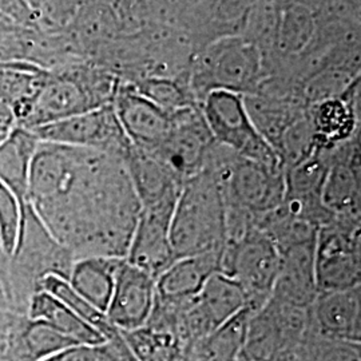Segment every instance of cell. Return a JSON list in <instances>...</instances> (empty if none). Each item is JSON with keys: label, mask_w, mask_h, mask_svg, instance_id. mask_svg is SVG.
Masks as SVG:
<instances>
[{"label": "cell", "mask_w": 361, "mask_h": 361, "mask_svg": "<svg viewBox=\"0 0 361 361\" xmlns=\"http://www.w3.org/2000/svg\"><path fill=\"white\" fill-rule=\"evenodd\" d=\"M27 204L75 259L126 258L141 213L122 157L43 141Z\"/></svg>", "instance_id": "1"}, {"label": "cell", "mask_w": 361, "mask_h": 361, "mask_svg": "<svg viewBox=\"0 0 361 361\" xmlns=\"http://www.w3.org/2000/svg\"><path fill=\"white\" fill-rule=\"evenodd\" d=\"M118 85L114 73L86 59L49 68L43 86L18 126L38 129L113 104Z\"/></svg>", "instance_id": "2"}, {"label": "cell", "mask_w": 361, "mask_h": 361, "mask_svg": "<svg viewBox=\"0 0 361 361\" xmlns=\"http://www.w3.org/2000/svg\"><path fill=\"white\" fill-rule=\"evenodd\" d=\"M170 238L176 259L221 255L226 241V207L213 173L202 169L180 188Z\"/></svg>", "instance_id": "3"}, {"label": "cell", "mask_w": 361, "mask_h": 361, "mask_svg": "<svg viewBox=\"0 0 361 361\" xmlns=\"http://www.w3.org/2000/svg\"><path fill=\"white\" fill-rule=\"evenodd\" d=\"M75 258L39 219L32 207L26 204L16 246L7 262V276L13 300L26 314L30 300L42 292L43 281L56 276L68 280Z\"/></svg>", "instance_id": "4"}, {"label": "cell", "mask_w": 361, "mask_h": 361, "mask_svg": "<svg viewBox=\"0 0 361 361\" xmlns=\"http://www.w3.org/2000/svg\"><path fill=\"white\" fill-rule=\"evenodd\" d=\"M219 182L228 212L258 219L284 202L283 169H271L214 145L205 166Z\"/></svg>", "instance_id": "5"}, {"label": "cell", "mask_w": 361, "mask_h": 361, "mask_svg": "<svg viewBox=\"0 0 361 361\" xmlns=\"http://www.w3.org/2000/svg\"><path fill=\"white\" fill-rule=\"evenodd\" d=\"M262 54L249 39L224 37L209 44L195 63L190 90L198 104L212 91L250 95L262 83Z\"/></svg>", "instance_id": "6"}, {"label": "cell", "mask_w": 361, "mask_h": 361, "mask_svg": "<svg viewBox=\"0 0 361 361\" xmlns=\"http://www.w3.org/2000/svg\"><path fill=\"white\" fill-rule=\"evenodd\" d=\"M310 308L271 296L252 310L241 361H300L310 332Z\"/></svg>", "instance_id": "7"}, {"label": "cell", "mask_w": 361, "mask_h": 361, "mask_svg": "<svg viewBox=\"0 0 361 361\" xmlns=\"http://www.w3.org/2000/svg\"><path fill=\"white\" fill-rule=\"evenodd\" d=\"M279 269V249L258 226L226 240L219 271L243 288L250 310H258L271 298Z\"/></svg>", "instance_id": "8"}, {"label": "cell", "mask_w": 361, "mask_h": 361, "mask_svg": "<svg viewBox=\"0 0 361 361\" xmlns=\"http://www.w3.org/2000/svg\"><path fill=\"white\" fill-rule=\"evenodd\" d=\"M200 107L214 142L268 168L283 169L274 147L256 129L247 113L244 95L212 91Z\"/></svg>", "instance_id": "9"}, {"label": "cell", "mask_w": 361, "mask_h": 361, "mask_svg": "<svg viewBox=\"0 0 361 361\" xmlns=\"http://www.w3.org/2000/svg\"><path fill=\"white\" fill-rule=\"evenodd\" d=\"M360 219L334 216L317 229L314 245L317 293L361 285Z\"/></svg>", "instance_id": "10"}, {"label": "cell", "mask_w": 361, "mask_h": 361, "mask_svg": "<svg viewBox=\"0 0 361 361\" xmlns=\"http://www.w3.org/2000/svg\"><path fill=\"white\" fill-rule=\"evenodd\" d=\"M43 142L99 150L123 158L129 140L116 118L113 104L32 130Z\"/></svg>", "instance_id": "11"}, {"label": "cell", "mask_w": 361, "mask_h": 361, "mask_svg": "<svg viewBox=\"0 0 361 361\" xmlns=\"http://www.w3.org/2000/svg\"><path fill=\"white\" fill-rule=\"evenodd\" d=\"M214 145L201 107L195 104L171 114L168 138L153 152L185 182L204 169Z\"/></svg>", "instance_id": "12"}, {"label": "cell", "mask_w": 361, "mask_h": 361, "mask_svg": "<svg viewBox=\"0 0 361 361\" xmlns=\"http://www.w3.org/2000/svg\"><path fill=\"white\" fill-rule=\"evenodd\" d=\"M177 200L141 207L126 261L155 280L176 261L170 238V224Z\"/></svg>", "instance_id": "13"}, {"label": "cell", "mask_w": 361, "mask_h": 361, "mask_svg": "<svg viewBox=\"0 0 361 361\" xmlns=\"http://www.w3.org/2000/svg\"><path fill=\"white\" fill-rule=\"evenodd\" d=\"M157 280L149 273L122 262L109 307L107 320L119 332H131L145 326L154 310Z\"/></svg>", "instance_id": "14"}, {"label": "cell", "mask_w": 361, "mask_h": 361, "mask_svg": "<svg viewBox=\"0 0 361 361\" xmlns=\"http://www.w3.org/2000/svg\"><path fill=\"white\" fill-rule=\"evenodd\" d=\"M116 118L129 142L145 150L158 149L168 138L171 114L121 82L113 101Z\"/></svg>", "instance_id": "15"}, {"label": "cell", "mask_w": 361, "mask_h": 361, "mask_svg": "<svg viewBox=\"0 0 361 361\" xmlns=\"http://www.w3.org/2000/svg\"><path fill=\"white\" fill-rule=\"evenodd\" d=\"M360 134L331 150L324 207L334 216L360 217Z\"/></svg>", "instance_id": "16"}, {"label": "cell", "mask_w": 361, "mask_h": 361, "mask_svg": "<svg viewBox=\"0 0 361 361\" xmlns=\"http://www.w3.org/2000/svg\"><path fill=\"white\" fill-rule=\"evenodd\" d=\"M312 329L319 335L361 341V285L319 292L310 308Z\"/></svg>", "instance_id": "17"}, {"label": "cell", "mask_w": 361, "mask_h": 361, "mask_svg": "<svg viewBox=\"0 0 361 361\" xmlns=\"http://www.w3.org/2000/svg\"><path fill=\"white\" fill-rule=\"evenodd\" d=\"M123 161L141 207L178 198L183 182L153 150L140 149L130 143Z\"/></svg>", "instance_id": "18"}, {"label": "cell", "mask_w": 361, "mask_h": 361, "mask_svg": "<svg viewBox=\"0 0 361 361\" xmlns=\"http://www.w3.org/2000/svg\"><path fill=\"white\" fill-rule=\"evenodd\" d=\"M314 245L316 238L279 250L280 269L271 296L310 308L317 296Z\"/></svg>", "instance_id": "19"}, {"label": "cell", "mask_w": 361, "mask_h": 361, "mask_svg": "<svg viewBox=\"0 0 361 361\" xmlns=\"http://www.w3.org/2000/svg\"><path fill=\"white\" fill-rule=\"evenodd\" d=\"M359 80L341 98L326 99L310 106V122L319 149L331 150L360 134L359 109H356V90Z\"/></svg>", "instance_id": "20"}, {"label": "cell", "mask_w": 361, "mask_h": 361, "mask_svg": "<svg viewBox=\"0 0 361 361\" xmlns=\"http://www.w3.org/2000/svg\"><path fill=\"white\" fill-rule=\"evenodd\" d=\"M75 344L51 325L26 316L8 331L6 361H43Z\"/></svg>", "instance_id": "21"}, {"label": "cell", "mask_w": 361, "mask_h": 361, "mask_svg": "<svg viewBox=\"0 0 361 361\" xmlns=\"http://www.w3.org/2000/svg\"><path fill=\"white\" fill-rule=\"evenodd\" d=\"M221 255L177 258L157 279V297L168 301H188L200 293L207 279L219 271Z\"/></svg>", "instance_id": "22"}, {"label": "cell", "mask_w": 361, "mask_h": 361, "mask_svg": "<svg viewBox=\"0 0 361 361\" xmlns=\"http://www.w3.org/2000/svg\"><path fill=\"white\" fill-rule=\"evenodd\" d=\"M38 143L32 130L20 126L0 142V182L15 194L22 207L27 204L30 171Z\"/></svg>", "instance_id": "23"}, {"label": "cell", "mask_w": 361, "mask_h": 361, "mask_svg": "<svg viewBox=\"0 0 361 361\" xmlns=\"http://www.w3.org/2000/svg\"><path fill=\"white\" fill-rule=\"evenodd\" d=\"M49 74V68L28 61L0 62V102L7 106L16 126L25 118Z\"/></svg>", "instance_id": "24"}, {"label": "cell", "mask_w": 361, "mask_h": 361, "mask_svg": "<svg viewBox=\"0 0 361 361\" xmlns=\"http://www.w3.org/2000/svg\"><path fill=\"white\" fill-rule=\"evenodd\" d=\"M123 261L125 258H79L75 259L67 281L78 295L106 313L116 284V273Z\"/></svg>", "instance_id": "25"}, {"label": "cell", "mask_w": 361, "mask_h": 361, "mask_svg": "<svg viewBox=\"0 0 361 361\" xmlns=\"http://www.w3.org/2000/svg\"><path fill=\"white\" fill-rule=\"evenodd\" d=\"M27 317L51 325L77 344L101 345L104 343V336L94 326L44 290L38 292L30 300Z\"/></svg>", "instance_id": "26"}, {"label": "cell", "mask_w": 361, "mask_h": 361, "mask_svg": "<svg viewBox=\"0 0 361 361\" xmlns=\"http://www.w3.org/2000/svg\"><path fill=\"white\" fill-rule=\"evenodd\" d=\"M250 314L247 307L197 340L189 348V361H241Z\"/></svg>", "instance_id": "27"}, {"label": "cell", "mask_w": 361, "mask_h": 361, "mask_svg": "<svg viewBox=\"0 0 361 361\" xmlns=\"http://www.w3.org/2000/svg\"><path fill=\"white\" fill-rule=\"evenodd\" d=\"M316 8L302 1L280 4L274 34V46L285 56L301 55L310 50L319 28Z\"/></svg>", "instance_id": "28"}, {"label": "cell", "mask_w": 361, "mask_h": 361, "mask_svg": "<svg viewBox=\"0 0 361 361\" xmlns=\"http://www.w3.org/2000/svg\"><path fill=\"white\" fill-rule=\"evenodd\" d=\"M121 334L138 361H189V347L171 329L147 324Z\"/></svg>", "instance_id": "29"}, {"label": "cell", "mask_w": 361, "mask_h": 361, "mask_svg": "<svg viewBox=\"0 0 361 361\" xmlns=\"http://www.w3.org/2000/svg\"><path fill=\"white\" fill-rule=\"evenodd\" d=\"M128 85L169 114L200 104L195 101L189 85H180L171 78H138Z\"/></svg>", "instance_id": "30"}, {"label": "cell", "mask_w": 361, "mask_h": 361, "mask_svg": "<svg viewBox=\"0 0 361 361\" xmlns=\"http://www.w3.org/2000/svg\"><path fill=\"white\" fill-rule=\"evenodd\" d=\"M42 290L50 293L51 296L58 298L61 302H63L67 308L77 313L79 317H82L85 322L94 326L101 335L104 336V340L109 335L116 332V326H113L107 320V316L104 312L97 310L92 307L89 301H86L80 295L73 289V286L68 284L65 279L50 276L47 277L43 284Z\"/></svg>", "instance_id": "31"}, {"label": "cell", "mask_w": 361, "mask_h": 361, "mask_svg": "<svg viewBox=\"0 0 361 361\" xmlns=\"http://www.w3.org/2000/svg\"><path fill=\"white\" fill-rule=\"evenodd\" d=\"M300 361H361L360 343L319 335L310 325Z\"/></svg>", "instance_id": "32"}, {"label": "cell", "mask_w": 361, "mask_h": 361, "mask_svg": "<svg viewBox=\"0 0 361 361\" xmlns=\"http://www.w3.org/2000/svg\"><path fill=\"white\" fill-rule=\"evenodd\" d=\"M23 207L15 194L0 182V246L10 257L18 243Z\"/></svg>", "instance_id": "33"}, {"label": "cell", "mask_w": 361, "mask_h": 361, "mask_svg": "<svg viewBox=\"0 0 361 361\" xmlns=\"http://www.w3.org/2000/svg\"><path fill=\"white\" fill-rule=\"evenodd\" d=\"M35 13L39 26L44 30H61L67 25L79 0H25Z\"/></svg>", "instance_id": "34"}, {"label": "cell", "mask_w": 361, "mask_h": 361, "mask_svg": "<svg viewBox=\"0 0 361 361\" xmlns=\"http://www.w3.org/2000/svg\"><path fill=\"white\" fill-rule=\"evenodd\" d=\"M8 262V261H7ZM26 317L15 304L7 276V264L0 267V331H10L20 319Z\"/></svg>", "instance_id": "35"}, {"label": "cell", "mask_w": 361, "mask_h": 361, "mask_svg": "<svg viewBox=\"0 0 361 361\" xmlns=\"http://www.w3.org/2000/svg\"><path fill=\"white\" fill-rule=\"evenodd\" d=\"M102 361H138L123 335L116 329L99 345Z\"/></svg>", "instance_id": "36"}, {"label": "cell", "mask_w": 361, "mask_h": 361, "mask_svg": "<svg viewBox=\"0 0 361 361\" xmlns=\"http://www.w3.org/2000/svg\"><path fill=\"white\" fill-rule=\"evenodd\" d=\"M0 13L25 26L39 27L38 19L25 0H0Z\"/></svg>", "instance_id": "37"}, {"label": "cell", "mask_w": 361, "mask_h": 361, "mask_svg": "<svg viewBox=\"0 0 361 361\" xmlns=\"http://www.w3.org/2000/svg\"><path fill=\"white\" fill-rule=\"evenodd\" d=\"M43 361H102L99 345L75 344Z\"/></svg>", "instance_id": "38"}, {"label": "cell", "mask_w": 361, "mask_h": 361, "mask_svg": "<svg viewBox=\"0 0 361 361\" xmlns=\"http://www.w3.org/2000/svg\"><path fill=\"white\" fill-rule=\"evenodd\" d=\"M15 128L16 119L11 110L0 102V142H3Z\"/></svg>", "instance_id": "39"}, {"label": "cell", "mask_w": 361, "mask_h": 361, "mask_svg": "<svg viewBox=\"0 0 361 361\" xmlns=\"http://www.w3.org/2000/svg\"><path fill=\"white\" fill-rule=\"evenodd\" d=\"M8 347V331H0V361H6Z\"/></svg>", "instance_id": "40"}, {"label": "cell", "mask_w": 361, "mask_h": 361, "mask_svg": "<svg viewBox=\"0 0 361 361\" xmlns=\"http://www.w3.org/2000/svg\"><path fill=\"white\" fill-rule=\"evenodd\" d=\"M7 261H8V257L3 253L1 246H0V267H1V265H6V264H7Z\"/></svg>", "instance_id": "41"}]
</instances>
